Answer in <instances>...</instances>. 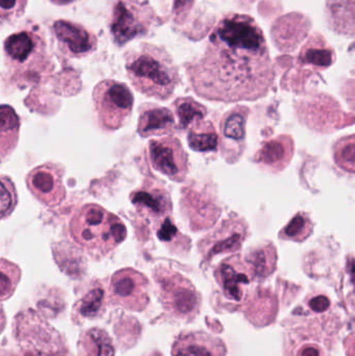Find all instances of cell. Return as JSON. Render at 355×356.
Listing matches in <instances>:
<instances>
[{
	"instance_id": "cell-1",
	"label": "cell",
	"mask_w": 355,
	"mask_h": 356,
	"mask_svg": "<svg viewBox=\"0 0 355 356\" xmlns=\"http://www.w3.org/2000/svg\"><path fill=\"white\" fill-rule=\"evenodd\" d=\"M194 91L216 102L251 100L264 95L274 69L264 33L247 15L229 14L215 26L206 54L188 66Z\"/></svg>"
},
{
	"instance_id": "cell-2",
	"label": "cell",
	"mask_w": 355,
	"mask_h": 356,
	"mask_svg": "<svg viewBox=\"0 0 355 356\" xmlns=\"http://www.w3.org/2000/svg\"><path fill=\"white\" fill-rule=\"evenodd\" d=\"M125 68L135 89L156 99H169L179 83V70L168 52L152 44H141L129 52Z\"/></svg>"
},
{
	"instance_id": "cell-3",
	"label": "cell",
	"mask_w": 355,
	"mask_h": 356,
	"mask_svg": "<svg viewBox=\"0 0 355 356\" xmlns=\"http://www.w3.org/2000/svg\"><path fill=\"white\" fill-rule=\"evenodd\" d=\"M73 240L95 259H101L126 238V226L114 213L97 204L79 209L70 222Z\"/></svg>"
},
{
	"instance_id": "cell-4",
	"label": "cell",
	"mask_w": 355,
	"mask_h": 356,
	"mask_svg": "<svg viewBox=\"0 0 355 356\" xmlns=\"http://www.w3.org/2000/svg\"><path fill=\"white\" fill-rule=\"evenodd\" d=\"M160 289V302L171 315L192 320L199 313L200 296L187 277L170 268L160 266L154 273Z\"/></svg>"
},
{
	"instance_id": "cell-5",
	"label": "cell",
	"mask_w": 355,
	"mask_h": 356,
	"mask_svg": "<svg viewBox=\"0 0 355 356\" xmlns=\"http://www.w3.org/2000/svg\"><path fill=\"white\" fill-rule=\"evenodd\" d=\"M93 100L99 124L106 131L122 127L133 111L131 90L124 83L113 79L100 81L94 88Z\"/></svg>"
},
{
	"instance_id": "cell-6",
	"label": "cell",
	"mask_w": 355,
	"mask_h": 356,
	"mask_svg": "<svg viewBox=\"0 0 355 356\" xmlns=\"http://www.w3.org/2000/svg\"><path fill=\"white\" fill-rule=\"evenodd\" d=\"M4 54L15 72H35L41 70L46 63L45 42L35 31H18L6 38Z\"/></svg>"
},
{
	"instance_id": "cell-7",
	"label": "cell",
	"mask_w": 355,
	"mask_h": 356,
	"mask_svg": "<svg viewBox=\"0 0 355 356\" xmlns=\"http://www.w3.org/2000/svg\"><path fill=\"white\" fill-rule=\"evenodd\" d=\"M148 286L147 278L137 270H119L110 280V302L131 311H144L149 303Z\"/></svg>"
},
{
	"instance_id": "cell-8",
	"label": "cell",
	"mask_w": 355,
	"mask_h": 356,
	"mask_svg": "<svg viewBox=\"0 0 355 356\" xmlns=\"http://www.w3.org/2000/svg\"><path fill=\"white\" fill-rule=\"evenodd\" d=\"M151 166L174 181L181 182L189 171L188 154L181 141L174 137L154 139L148 144Z\"/></svg>"
},
{
	"instance_id": "cell-9",
	"label": "cell",
	"mask_w": 355,
	"mask_h": 356,
	"mask_svg": "<svg viewBox=\"0 0 355 356\" xmlns=\"http://www.w3.org/2000/svg\"><path fill=\"white\" fill-rule=\"evenodd\" d=\"M63 177L64 169L62 167L47 163L35 167L27 175V188L40 202L54 207L66 198Z\"/></svg>"
},
{
	"instance_id": "cell-10",
	"label": "cell",
	"mask_w": 355,
	"mask_h": 356,
	"mask_svg": "<svg viewBox=\"0 0 355 356\" xmlns=\"http://www.w3.org/2000/svg\"><path fill=\"white\" fill-rule=\"evenodd\" d=\"M131 201L142 218H147L150 221L162 223L167 218L171 217L172 202L170 195L158 182L147 179L139 190L131 193Z\"/></svg>"
},
{
	"instance_id": "cell-11",
	"label": "cell",
	"mask_w": 355,
	"mask_h": 356,
	"mask_svg": "<svg viewBox=\"0 0 355 356\" xmlns=\"http://www.w3.org/2000/svg\"><path fill=\"white\" fill-rule=\"evenodd\" d=\"M53 31L60 49L67 56L83 58L95 51L97 48L96 35L79 23L58 20L54 22Z\"/></svg>"
},
{
	"instance_id": "cell-12",
	"label": "cell",
	"mask_w": 355,
	"mask_h": 356,
	"mask_svg": "<svg viewBox=\"0 0 355 356\" xmlns=\"http://www.w3.org/2000/svg\"><path fill=\"white\" fill-rule=\"evenodd\" d=\"M148 24L140 8L124 1H118L113 10L110 33L119 46L129 43L131 40L147 31Z\"/></svg>"
},
{
	"instance_id": "cell-13",
	"label": "cell",
	"mask_w": 355,
	"mask_h": 356,
	"mask_svg": "<svg viewBox=\"0 0 355 356\" xmlns=\"http://www.w3.org/2000/svg\"><path fill=\"white\" fill-rule=\"evenodd\" d=\"M302 118L313 129L329 131L340 127L343 115L339 104L327 96H317L299 104Z\"/></svg>"
},
{
	"instance_id": "cell-14",
	"label": "cell",
	"mask_w": 355,
	"mask_h": 356,
	"mask_svg": "<svg viewBox=\"0 0 355 356\" xmlns=\"http://www.w3.org/2000/svg\"><path fill=\"white\" fill-rule=\"evenodd\" d=\"M181 207L195 232L214 225L221 213L218 205L208 194L192 188L183 190Z\"/></svg>"
},
{
	"instance_id": "cell-15",
	"label": "cell",
	"mask_w": 355,
	"mask_h": 356,
	"mask_svg": "<svg viewBox=\"0 0 355 356\" xmlns=\"http://www.w3.org/2000/svg\"><path fill=\"white\" fill-rule=\"evenodd\" d=\"M246 228L241 222L227 220L218 229L199 243V249L206 261L221 253L235 252L241 248Z\"/></svg>"
},
{
	"instance_id": "cell-16",
	"label": "cell",
	"mask_w": 355,
	"mask_h": 356,
	"mask_svg": "<svg viewBox=\"0 0 355 356\" xmlns=\"http://www.w3.org/2000/svg\"><path fill=\"white\" fill-rule=\"evenodd\" d=\"M215 276L229 300L235 302L243 300L245 286L250 284V270L240 261L239 257H229L223 261L217 268Z\"/></svg>"
},
{
	"instance_id": "cell-17",
	"label": "cell",
	"mask_w": 355,
	"mask_h": 356,
	"mask_svg": "<svg viewBox=\"0 0 355 356\" xmlns=\"http://www.w3.org/2000/svg\"><path fill=\"white\" fill-rule=\"evenodd\" d=\"M173 356H226L220 339L204 332L181 334L172 347Z\"/></svg>"
},
{
	"instance_id": "cell-18",
	"label": "cell",
	"mask_w": 355,
	"mask_h": 356,
	"mask_svg": "<svg viewBox=\"0 0 355 356\" xmlns=\"http://www.w3.org/2000/svg\"><path fill=\"white\" fill-rule=\"evenodd\" d=\"M310 26V21L302 15H287L274 23L272 29L274 43L283 51H292L306 37Z\"/></svg>"
},
{
	"instance_id": "cell-19",
	"label": "cell",
	"mask_w": 355,
	"mask_h": 356,
	"mask_svg": "<svg viewBox=\"0 0 355 356\" xmlns=\"http://www.w3.org/2000/svg\"><path fill=\"white\" fill-rule=\"evenodd\" d=\"M174 127V115L168 108L154 104H146L142 108L138 122V133L142 137L167 135Z\"/></svg>"
},
{
	"instance_id": "cell-20",
	"label": "cell",
	"mask_w": 355,
	"mask_h": 356,
	"mask_svg": "<svg viewBox=\"0 0 355 356\" xmlns=\"http://www.w3.org/2000/svg\"><path fill=\"white\" fill-rule=\"evenodd\" d=\"M327 13L333 31L355 35V0H327Z\"/></svg>"
},
{
	"instance_id": "cell-21",
	"label": "cell",
	"mask_w": 355,
	"mask_h": 356,
	"mask_svg": "<svg viewBox=\"0 0 355 356\" xmlns=\"http://www.w3.org/2000/svg\"><path fill=\"white\" fill-rule=\"evenodd\" d=\"M293 154V142L287 136L272 140L264 144L256 160L275 170H281L287 166Z\"/></svg>"
},
{
	"instance_id": "cell-22",
	"label": "cell",
	"mask_w": 355,
	"mask_h": 356,
	"mask_svg": "<svg viewBox=\"0 0 355 356\" xmlns=\"http://www.w3.org/2000/svg\"><path fill=\"white\" fill-rule=\"evenodd\" d=\"M79 356H115L112 339L104 330L91 328L81 334L79 341Z\"/></svg>"
},
{
	"instance_id": "cell-23",
	"label": "cell",
	"mask_w": 355,
	"mask_h": 356,
	"mask_svg": "<svg viewBox=\"0 0 355 356\" xmlns=\"http://www.w3.org/2000/svg\"><path fill=\"white\" fill-rule=\"evenodd\" d=\"M299 60L304 64H311L318 68H327L333 64L335 54L322 37L315 35L304 45Z\"/></svg>"
},
{
	"instance_id": "cell-24",
	"label": "cell",
	"mask_w": 355,
	"mask_h": 356,
	"mask_svg": "<svg viewBox=\"0 0 355 356\" xmlns=\"http://www.w3.org/2000/svg\"><path fill=\"white\" fill-rule=\"evenodd\" d=\"M190 147L198 152H210L218 146V135L210 122L194 123L188 134Z\"/></svg>"
},
{
	"instance_id": "cell-25",
	"label": "cell",
	"mask_w": 355,
	"mask_h": 356,
	"mask_svg": "<svg viewBox=\"0 0 355 356\" xmlns=\"http://www.w3.org/2000/svg\"><path fill=\"white\" fill-rule=\"evenodd\" d=\"M19 117L10 106H2L1 108V156L10 154L18 141Z\"/></svg>"
},
{
	"instance_id": "cell-26",
	"label": "cell",
	"mask_w": 355,
	"mask_h": 356,
	"mask_svg": "<svg viewBox=\"0 0 355 356\" xmlns=\"http://www.w3.org/2000/svg\"><path fill=\"white\" fill-rule=\"evenodd\" d=\"M106 305V292L101 286L92 289L76 305L75 311L79 317L83 319H97L104 313Z\"/></svg>"
},
{
	"instance_id": "cell-27",
	"label": "cell",
	"mask_w": 355,
	"mask_h": 356,
	"mask_svg": "<svg viewBox=\"0 0 355 356\" xmlns=\"http://www.w3.org/2000/svg\"><path fill=\"white\" fill-rule=\"evenodd\" d=\"M246 111L245 108H235L224 117L221 124L224 142L241 143L243 141L245 138Z\"/></svg>"
},
{
	"instance_id": "cell-28",
	"label": "cell",
	"mask_w": 355,
	"mask_h": 356,
	"mask_svg": "<svg viewBox=\"0 0 355 356\" xmlns=\"http://www.w3.org/2000/svg\"><path fill=\"white\" fill-rule=\"evenodd\" d=\"M173 106L179 117L181 129H188L194 123L204 121V117L206 116V108L195 102L193 98H179Z\"/></svg>"
},
{
	"instance_id": "cell-29",
	"label": "cell",
	"mask_w": 355,
	"mask_h": 356,
	"mask_svg": "<svg viewBox=\"0 0 355 356\" xmlns=\"http://www.w3.org/2000/svg\"><path fill=\"white\" fill-rule=\"evenodd\" d=\"M248 265L254 274L260 277H266L274 271L276 265V251L273 246L258 249L248 257Z\"/></svg>"
},
{
	"instance_id": "cell-30",
	"label": "cell",
	"mask_w": 355,
	"mask_h": 356,
	"mask_svg": "<svg viewBox=\"0 0 355 356\" xmlns=\"http://www.w3.org/2000/svg\"><path fill=\"white\" fill-rule=\"evenodd\" d=\"M335 159L338 166L349 172H355V136L339 141L336 146Z\"/></svg>"
},
{
	"instance_id": "cell-31",
	"label": "cell",
	"mask_w": 355,
	"mask_h": 356,
	"mask_svg": "<svg viewBox=\"0 0 355 356\" xmlns=\"http://www.w3.org/2000/svg\"><path fill=\"white\" fill-rule=\"evenodd\" d=\"M21 271L16 265L2 259L1 261V298L2 300L10 297L16 289L20 280Z\"/></svg>"
},
{
	"instance_id": "cell-32",
	"label": "cell",
	"mask_w": 355,
	"mask_h": 356,
	"mask_svg": "<svg viewBox=\"0 0 355 356\" xmlns=\"http://www.w3.org/2000/svg\"><path fill=\"white\" fill-rule=\"evenodd\" d=\"M312 232V224L306 216L298 213L283 229V236L294 241H304Z\"/></svg>"
},
{
	"instance_id": "cell-33",
	"label": "cell",
	"mask_w": 355,
	"mask_h": 356,
	"mask_svg": "<svg viewBox=\"0 0 355 356\" xmlns=\"http://www.w3.org/2000/svg\"><path fill=\"white\" fill-rule=\"evenodd\" d=\"M17 204V193L10 178L1 177V213L2 218L8 217Z\"/></svg>"
},
{
	"instance_id": "cell-34",
	"label": "cell",
	"mask_w": 355,
	"mask_h": 356,
	"mask_svg": "<svg viewBox=\"0 0 355 356\" xmlns=\"http://www.w3.org/2000/svg\"><path fill=\"white\" fill-rule=\"evenodd\" d=\"M158 238H160L162 242L169 243V244H174L177 241L183 242V236H181V232L177 229L176 225L172 222V219L167 218L166 220L160 224L158 227Z\"/></svg>"
},
{
	"instance_id": "cell-35",
	"label": "cell",
	"mask_w": 355,
	"mask_h": 356,
	"mask_svg": "<svg viewBox=\"0 0 355 356\" xmlns=\"http://www.w3.org/2000/svg\"><path fill=\"white\" fill-rule=\"evenodd\" d=\"M27 0H1L0 8H1L2 21L12 20L13 18L21 16L24 12Z\"/></svg>"
},
{
	"instance_id": "cell-36",
	"label": "cell",
	"mask_w": 355,
	"mask_h": 356,
	"mask_svg": "<svg viewBox=\"0 0 355 356\" xmlns=\"http://www.w3.org/2000/svg\"><path fill=\"white\" fill-rule=\"evenodd\" d=\"M294 356H325V353L319 345L306 342L296 349Z\"/></svg>"
},
{
	"instance_id": "cell-37",
	"label": "cell",
	"mask_w": 355,
	"mask_h": 356,
	"mask_svg": "<svg viewBox=\"0 0 355 356\" xmlns=\"http://www.w3.org/2000/svg\"><path fill=\"white\" fill-rule=\"evenodd\" d=\"M308 305L311 309L317 313H322V312L329 309V305H331V301L327 298V296L323 295H319V296L313 297L310 301H308Z\"/></svg>"
},
{
	"instance_id": "cell-38",
	"label": "cell",
	"mask_w": 355,
	"mask_h": 356,
	"mask_svg": "<svg viewBox=\"0 0 355 356\" xmlns=\"http://www.w3.org/2000/svg\"><path fill=\"white\" fill-rule=\"evenodd\" d=\"M344 346H345L346 355L347 356H355V332L349 334L345 339Z\"/></svg>"
},
{
	"instance_id": "cell-39",
	"label": "cell",
	"mask_w": 355,
	"mask_h": 356,
	"mask_svg": "<svg viewBox=\"0 0 355 356\" xmlns=\"http://www.w3.org/2000/svg\"><path fill=\"white\" fill-rule=\"evenodd\" d=\"M346 91H347L348 99L350 100L352 106H355V79L348 81Z\"/></svg>"
},
{
	"instance_id": "cell-40",
	"label": "cell",
	"mask_w": 355,
	"mask_h": 356,
	"mask_svg": "<svg viewBox=\"0 0 355 356\" xmlns=\"http://www.w3.org/2000/svg\"><path fill=\"white\" fill-rule=\"evenodd\" d=\"M53 4L56 6H68V4L73 3V2L77 1V0H50Z\"/></svg>"
},
{
	"instance_id": "cell-41",
	"label": "cell",
	"mask_w": 355,
	"mask_h": 356,
	"mask_svg": "<svg viewBox=\"0 0 355 356\" xmlns=\"http://www.w3.org/2000/svg\"><path fill=\"white\" fill-rule=\"evenodd\" d=\"M152 356H160V355H152Z\"/></svg>"
}]
</instances>
